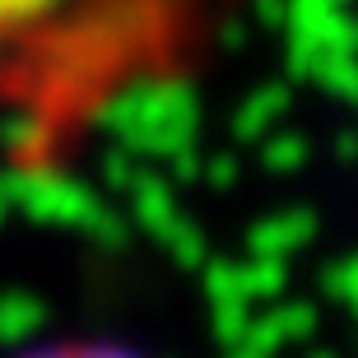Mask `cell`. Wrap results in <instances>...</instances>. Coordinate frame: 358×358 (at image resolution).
Returning <instances> with one entry per match:
<instances>
[{
  "label": "cell",
  "mask_w": 358,
  "mask_h": 358,
  "mask_svg": "<svg viewBox=\"0 0 358 358\" xmlns=\"http://www.w3.org/2000/svg\"><path fill=\"white\" fill-rule=\"evenodd\" d=\"M42 358H117L107 349H61V354H42Z\"/></svg>",
  "instance_id": "obj_1"
}]
</instances>
